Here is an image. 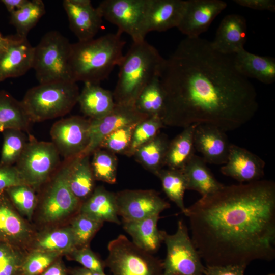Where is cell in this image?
I'll return each mask as SVG.
<instances>
[{"instance_id":"6da1fadb","label":"cell","mask_w":275,"mask_h":275,"mask_svg":"<svg viewBox=\"0 0 275 275\" xmlns=\"http://www.w3.org/2000/svg\"><path fill=\"white\" fill-rule=\"evenodd\" d=\"M159 78L164 126L206 124L233 131L249 122L258 109L256 89L237 70L233 56L218 52L200 37L182 40L164 59Z\"/></svg>"},{"instance_id":"7a4b0ae2","label":"cell","mask_w":275,"mask_h":275,"mask_svg":"<svg viewBox=\"0 0 275 275\" xmlns=\"http://www.w3.org/2000/svg\"><path fill=\"white\" fill-rule=\"evenodd\" d=\"M191 239L206 265H248L275 257V183L225 186L186 208Z\"/></svg>"},{"instance_id":"3957f363","label":"cell","mask_w":275,"mask_h":275,"mask_svg":"<svg viewBox=\"0 0 275 275\" xmlns=\"http://www.w3.org/2000/svg\"><path fill=\"white\" fill-rule=\"evenodd\" d=\"M125 44L118 32L72 43L69 59L71 79L99 84L118 66Z\"/></svg>"},{"instance_id":"277c9868","label":"cell","mask_w":275,"mask_h":275,"mask_svg":"<svg viewBox=\"0 0 275 275\" xmlns=\"http://www.w3.org/2000/svg\"><path fill=\"white\" fill-rule=\"evenodd\" d=\"M164 60L146 40L133 42L118 65V80L113 92L115 104L134 105L142 90L159 76Z\"/></svg>"},{"instance_id":"5b68a950","label":"cell","mask_w":275,"mask_h":275,"mask_svg":"<svg viewBox=\"0 0 275 275\" xmlns=\"http://www.w3.org/2000/svg\"><path fill=\"white\" fill-rule=\"evenodd\" d=\"M79 93L72 80L39 84L27 91L21 102L31 123L39 122L68 114L77 103Z\"/></svg>"},{"instance_id":"8992f818","label":"cell","mask_w":275,"mask_h":275,"mask_svg":"<svg viewBox=\"0 0 275 275\" xmlns=\"http://www.w3.org/2000/svg\"><path fill=\"white\" fill-rule=\"evenodd\" d=\"M71 44L57 31L43 36L34 47L32 65L39 84L72 80L69 68Z\"/></svg>"},{"instance_id":"52a82bcc","label":"cell","mask_w":275,"mask_h":275,"mask_svg":"<svg viewBox=\"0 0 275 275\" xmlns=\"http://www.w3.org/2000/svg\"><path fill=\"white\" fill-rule=\"evenodd\" d=\"M107 249L104 262L113 275H162V261L123 234L111 240Z\"/></svg>"},{"instance_id":"ba28073f","label":"cell","mask_w":275,"mask_h":275,"mask_svg":"<svg viewBox=\"0 0 275 275\" xmlns=\"http://www.w3.org/2000/svg\"><path fill=\"white\" fill-rule=\"evenodd\" d=\"M26 146L14 166L25 184L34 189L44 183L61 164L51 142L38 141L29 135Z\"/></svg>"},{"instance_id":"9c48e42d","label":"cell","mask_w":275,"mask_h":275,"mask_svg":"<svg viewBox=\"0 0 275 275\" xmlns=\"http://www.w3.org/2000/svg\"><path fill=\"white\" fill-rule=\"evenodd\" d=\"M163 242L167 254L162 261V275H204L202 258L182 220L178 221L174 234L166 233Z\"/></svg>"},{"instance_id":"30bf717a","label":"cell","mask_w":275,"mask_h":275,"mask_svg":"<svg viewBox=\"0 0 275 275\" xmlns=\"http://www.w3.org/2000/svg\"><path fill=\"white\" fill-rule=\"evenodd\" d=\"M149 0H105L97 7L103 18L126 33L133 42L145 40L146 22Z\"/></svg>"},{"instance_id":"8fae6325","label":"cell","mask_w":275,"mask_h":275,"mask_svg":"<svg viewBox=\"0 0 275 275\" xmlns=\"http://www.w3.org/2000/svg\"><path fill=\"white\" fill-rule=\"evenodd\" d=\"M73 158L61 163L46 190L42 209L43 218L46 222L59 220L80 210L82 203L71 191L68 181Z\"/></svg>"},{"instance_id":"7c38bea8","label":"cell","mask_w":275,"mask_h":275,"mask_svg":"<svg viewBox=\"0 0 275 275\" xmlns=\"http://www.w3.org/2000/svg\"><path fill=\"white\" fill-rule=\"evenodd\" d=\"M90 125V119L79 116L62 119L53 124L51 142L64 159L83 154L89 143Z\"/></svg>"},{"instance_id":"4fadbf2b","label":"cell","mask_w":275,"mask_h":275,"mask_svg":"<svg viewBox=\"0 0 275 275\" xmlns=\"http://www.w3.org/2000/svg\"><path fill=\"white\" fill-rule=\"evenodd\" d=\"M118 214L122 222L140 221L159 215L170 207L155 190L125 189L115 193Z\"/></svg>"},{"instance_id":"5bb4252c","label":"cell","mask_w":275,"mask_h":275,"mask_svg":"<svg viewBox=\"0 0 275 275\" xmlns=\"http://www.w3.org/2000/svg\"><path fill=\"white\" fill-rule=\"evenodd\" d=\"M148 118L140 113L134 105L116 104L107 115L97 119H90V140L82 155H92L104 138L121 127L135 124Z\"/></svg>"},{"instance_id":"9a60e30c","label":"cell","mask_w":275,"mask_h":275,"mask_svg":"<svg viewBox=\"0 0 275 275\" xmlns=\"http://www.w3.org/2000/svg\"><path fill=\"white\" fill-rule=\"evenodd\" d=\"M34 50L27 37L7 36L0 52V82L22 76L32 68Z\"/></svg>"},{"instance_id":"2e32d148","label":"cell","mask_w":275,"mask_h":275,"mask_svg":"<svg viewBox=\"0 0 275 275\" xmlns=\"http://www.w3.org/2000/svg\"><path fill=\"white\" fill-rule=\"evenodd\" d=\"M227 6V3L221 0L185 1L184 12L177 29L186 37H200Z\"/></svg>"},{"instance_id":"e0dca14e","label":"cell","mask_w":275,"mask_h":275,"mask_svg":"<svg viewBox=\"0 0 275 275\" xmlns=\"http://www.w3.org/2000/svg\"><path fill=\"white\" fill-rule=\"evenodd\" d=\"M265 161L247 149L231 144L228 158L220 169L221 172L240 183L258 180L264 175Z\"/></svg>"},{"instance_id":"ac0fdd59","label":"cell","mask_w":275,"mask_h":275,"mask_svg":"<svg viewBox=\"0 0 275 275\" xmlns=\"http://www.w3.org/2000/svg\"><path fill=\"white\" fill-rule=\"evenodd\" d=\"M63 6L69 27L78 41L94 38L102 25L103 18L90 0H64Z\"/></svg>"},{"instance_id":"d6986e66","label":"cell","mask_w":275,"mask_h":275,"mask_svg":"<svg viewBox=\"0 0 275 275\" xmlns=\"http://www.w3.org/2000/svg\"><path fill=\"white\" fill-rule=\"evenodd\" d=\"M195 150L206 163L223 165L227 161L231 144L226 132L214 126L196 125L194 133Z\"/></svg>"},{"instance_id":"ffe728a7","label":"cell","mask_w":275,"mask_h":275,"mask_svg":"<svg viewBox=\"0 0 275 275\" xmlns=\"http://www.w3.org/2000/svg\"><path fill=\"white\" fill-rule=\"evenodd\" d=\"M247 24L245 18L230 14L222 20L211 44L214 49L226 55L232 56L244 48Z\"/></svg>"},{"instance_id":"44dd1931","label":"cell","mask_w":275,"mask_h":275,"mask_svg":"<svg viewBox=\"0 0 275 275\" xmlns=\"http://www.w3.org/2000/svg\"><path fill=\"white\" fill-rule=\"evenodd\" d=\"M185 6L183 0H149L146 31L164 32L179 25Z\"/></svg>"},{"instance_id":"7402d4cb","label":"cell","mask_w":275,"mask_h":275,"mask_svg":"<svg viewBox=\"0 0 275 275\" xmlns=\"http://www.w3.org/2000/svg\"><path fill=\"white\" fill-rule=\"evenodd\" d=\"M232 56L236 69L247 78H254L267 85L274 82V58L255 54L244 48Z\"/></svg>"},{"instance_id":"603a6c76","label":"cell","mask_w":275,"mask_h":275,"mask_svg":"<svg viewBox=\"0 0 275 275\" xmlns=\"http://www.w3.org/2000/svg\"><path fill=\"white\" fill-rule=\"evenodd\" d=\"M159 218V215L137 221L122 222L123 227L137 246L153 254L158 250L163 242L166 233L158 229L157 223Z\"/></svg>"},{"instance_id":"cb8c5ba5","label":"cell","mask_w":275,"mask_h":275,"mask_svg":"<svg viewBox=\"0 0 275 275\" xmlns=\"http://www.w3.org/2000/svg\"><path fill=\"white\" fill-rule=\"evenodd\" d=\"M81 112L90 119H97L109 113L115 105L111 91L99 84L84 83L78 101Z\"/></svg>"},{"instance_id":"d4e9b609","label":"cell","mask_w":275,"mask_h":275,"mask_svg":"<svg viewBox=\"0 0 275 275\" xmlns=\"http://www.w3.org/2000/svg\"><path fill=\"white\" fill-rule=\"evenodd\" d=\"M181 170L185 178L186 189L196 191L202 197L214 193L224 186L216 180L203 159L196 154Z\"/></svg>"},{"instance_id":"484cf974","label":"cell","mask_w":275,"mask_h":275,"mask_svg":"<svg viewBox=\"0 0 275 275\" xmlns=\"http://www.w3.org/2000/svg\"><path fill=\"white\" fill-rule=\"evenodd\" d=\"M79 212L103 223L121 224L115 193L108 191L103 186L95 188L91 196L82 203Z\"/></svg>"},{"instance_id":"4316f807","label":"cell","mask_w":275,"mask_h":275,"mask_svg":"<svg viewBox=\"0 0 275 275\" xmlns=\"http://www.w3.org/2000/svg\"><path fill=\"white\" fill-rule=\"evenodd\" d=\"M8 198L5 192L0 194V242L15 245L26 239L30 231Z\"/></svg>"},{"instance_id":"83f0119b","label":"cell","mask_w":275,"mask_h":275,"mask_svg":"<svg viewBox=\"0 0 275 275\" xmlns=\"http://www.w3.org/2000/svg\"><path fill=\"white\" fill-rule=\"evenodd\" d=\"M89 155L74 157L70 169L68 181L73 195L85 201L94 190L95 180Z\"/></svg>"},{"instance_id":"f1b7e54d","label":"cell","mask_w":275,"mask_h":275,"mask_svg":"<svg viewBox=\"0 0 275 275\" xmlns=\"http://www.w3.org/2000/svg\"><path fill=\"white\" fill-rule=\"evenodd\" d=\"M196 125L183 130L170 141L165 158L168 168L182 169L195 155L194 133Z\"/></svg>"},{"instance_id":"f546056e","label":"cell","mask_w":275,"mask_h":275,"mask_svg":"<svg viewBox=\"0 0 275 275\" xmlns=\"http://www.w3.org/2000/svg\"><path fill=\"white\" fill-rule=\"evenodd\" d=\"M31 123L21 101L0 91V132L12 129L28 131Z\"/></svg>"},{"instance_id":"4dcf8cb0","label":"cell","mask_w":275,"mask_h":275,"mask_svg":"<svg viewBox=\"0 0 275 275\" xmlns=\"http://www.w3.org/2000/svg\"><path fill=\"white\" fill-rule=\"evenodd\" d=\"M170 141L158 133L152 140L138 148L133 154L135 160L155 175L165 166V158Z\"/></svg>"},{"instance_id":"1f68e13d","label":"cell","mask_w":275,"mask_h":275,"mask_svg":"<svg viewBox=\"0 0 275 275\" xmlns=\"http://www.w3.org/2000/svg\"><path fill=\"white\" fill-rule=\"evenodd\" d=\"M164 97L159 76L154 78L142 90L134 103L136 109L148 117L161 118L164 107Z\"/></svg>"},{"instance_id":"d6a6232c","label":"cell","mask_w":275,"mask_h":275,"mask_svg":"<svg viewBox=\"0 0 275 275\" xmlns=\"http://www.w3.org/2000/svg\"><path fill=\"white\" fill-rule=\"evenodd\" d=\"M45 13V7L41 0H28L19 9L10 14V23L16 30V34L27 37Z\"/></svg>"},{"instance_id":"836d02e7","label":"cell","mask_w":275,"mask_h":275,"mask_svg":"<svg viewBox=\"0 0 275 275\" xmlns=\"http://www.w3.org/2000/svg\"><path fill=\"white\" fill-rule=\"evenodd\" d=\"M156 176L160 179L162 189L166 196L184 213L186 208L184 203L186 183L182 170L171 168L162 169Z\"/></svg>"},{"instance_id":"e575fe53","label":"cell","mask_w":275,"mask_h":275,"mask_svg":"<svg viewBox=\"0 0 275 275\" xmlns=\"http://www.w3.org/2000/svg\"><path fill=\"white\" fill-rule=\"evenodd\" d=\"M37 249L70 253L76 248L70 226L44 234L36 242Z\"/></svg>"},{"instance_id":"d590c367","label":"cell","mask_w":275,"mask_h":275,"mask_svg":"<svg viewBox=\"0 0 275 275\" xmlns=\"http://www.w3.org/2000/svg\"><path fill=\"white\" fill-rule=\"evenodd\" d=\"M92 155L91 166L95 180L108 184L115 183L118 167L116 155L101 148L97 149Z\"/></svg>"},{"instance_id":"8d00e7d4","label":"cell","mask_w":275,"mask_h":275,"mask_svg":"<svg viewBox=\"0 0 275 275\" xmlns=\"http://www.w3.org/2000/svg\"><path fill=\"white\" fill-rule=\"evenodd\" d=\"M3 133L0 167L14 166L21 156L28 142L23 131L8 129Z\"/></svg>"},{"instance_id":"74e56055","label":"cell","mask_w":275,"mask_h":275,"mask_svg":"<svg viewBox=\"0 0 275 275\" xmlns=\"http://www.w3.org/2000/svg\"><path fill=\"white\" fill-rule=\"evenodd\" d=\"M164 126L159 117H148L138 123L133 130L130 146L126 156H133L138 148L154 138Z\"/></svg>"},{"instance_id":"f35d334b","label":"cell","mask_w":275,"mask_h":275,"mask_svg":"<svg viewBox=\"0 0 275 275\" xmlns=\"http://www.w3.org/2000/svg\"><path fill=\"white\" fill-rule=\"evenodd\" d=\"M103 223L79 212L73 218L70 226L76 247L88 246L89 242Z\"/></svg>"},{"instance_id":"ab89813d","label":"cell","mask_w":275,"mask_h":275,"mask_svg":"<svg viewBox=\"0 0 275 275\" xmlns=\"http://www.w3.org/2000/svg\"><path fill=\"white\" fill-rule=\"evenodd\" d=\"M5 192L16 208L31 219L37 202L34 189L26 184H20L7 188Z\"/></svg>"},{"instance_id":"60d3db41","label":"cell","mask_w":275,"mask_h":275,"mask_svg":"<svg viewBox=\"0 0 275 275\" xmlns=\"http://www.w3.org/2000/svg\"><path fill=\"white\" fill-rule=\"evenodd\" d=\"M25 257L15 245L0 242V275H23Z\"/></svg>"},{"instance_id":"b9f144b4","label":"cell","mask_w":275,"mask_h":275,"mask_svg":"<svg viewBox=\"0 0 275 275\" xmlns=\"http://www.w3.org/2000/svg\"><path fill=\"white\" fill-rule=\"evenodd\" d=\"M137 124L121 127L110 133L102 141L98 148L115 154L126 155L130 146L133 130Z\"/></svg>"},{"instance_id":"7bdbcfd3","label":"cell","mask_w":275,"mask_h":275,"mask_svg":"<svg viewBox=\"0 0 275 275\" xmlns=\"http://www.w3.org/2000/svg\"><path fill=\"white\" fill-rule=\"evenodd\" d=\"M61 254L39 249L25 256L23 265V275H40L57 260Z\"/></svg>"},{"instance_id":"ee69618b","label":"cell","mask_w":275,"mask_h":275,"mask_svg":"<svg viewBox=\"0 0 275 275\" xmlns=\"http://www.w3.org/2000/svg\"><path fill=\"white\" fill-rule=\"evenodd\" d=\"M73 260L90 270L104 273L105 262L97 256L89 246L75 248L70 253Z\"/></svg>"},{"instance_id":"f6af8a7d","label":"cell","mask_w":275,"mask_h":275,"mask_svg":"<svg viewBox=\"0 0 275 275\" xmlns=\"http://www.w3.org/2000/svg\"><path fill=\"white\" fill-rule=\"evenodd\" d=\"M25 184L14 166L0 167V194L13 186Z\"/></svg>"},{"instance_id":"bcb514c9","label":"cell","mask_w":275,"mask_h":275,"mask_svg":"<svg viewBox=\"0 0 275 275\" xmlns=\"http://www.w3.org/2000/svg\"><path fill=\"white\" fill-rule=\"evenodd\" d=\"M246 265L231 264L224 266H205L204 275H244Z\"/></svg>"},{"instance_id":"7dc6e473","label":"cell","mask_w":275,"mask_h":275,"mask_svg":"<svg viewBox=\"0 0 275 275\" xmlns=\"http://www.w3.org/2000/svg\"><path fill=\"white\" fill-rule=\"evenodd\" d=\"M234 2L238 5L254 10L275 11L274 0H234Z\"/></svg>"},{"instance_id":"c3c4849f","label":"cell","mask_w":275,"mask_h":275,"mask_svg":"<svg viewBox=\"0 0 275 275\" xmlns=\"http://www.w3.org/2000/svg\"><path fill=\"white\" fill-rule=\"evenodd\" d=\"M67 272L63 263L56 260L40 275H66Z\"/></svg>"},{"instance_id":"681fc988","label":"cell","mask_w":275,"mask_h":275,"mask_svg":"<svg viewBox=\"0 0 275 275\" xmlns=\"http://www.w3.org/2000/svg\"><path fill=\"white\" fill-rule=\"evenodd\" d=\"M28 0H2L8 11L11 14L21 8Z\"/></svg>"},{"instance_id":"f907efd6","label":"cell","mask_w":275,"mask_h":275,"mask_svg":"<svg viewBox=\"0 0 275 275\" xmlns=\"http://www.w3.org/2000/svg\"><path fill=\"white\" fill-rule=\"evenodd\" d=\"M71 275H106L104 273L89 270L84 267H75L69 271Z\"/></svg>"},{"instance_id":"816d5d0a","label":"cell","mask_w":275,"mask_h":275,"mask_svg":"<svg viewBox=\"0 0 275 275\" xmlns=\"http://www.w3.org/2000/svg\"><path fill=\"white\" fill-rule=\"evenodd\" d=\"M7 40V37H4L0 33V43H4Z\"/></svg>"},{"instance_id":"f5cc1de1","label":"cell","mask_w":275,"mask_h":275,"mask_svg":"<svg viewBox=\"0 0 275 275\" xmlns=\"http://www.w3.org/2000/svg\"><path fill=\"white\" fill-rule=\"evenodd\" d=\"M7 41V40L5 42L0 43V52L2 50V48H3V47L4 46V45H5V44L6 43Z\"/></svg>"},{"instance_id":"db71d44e","label":"cell","mask_w":275,"mask_h":275,"mask_svg":"<svg viewBox=\"0 0 275 275\" xmlns=\"http://www.w3.org/2000/svg\"><path fill=\"white\" fill-rule=\"evenodd\" d=\"M268 275H275L274 273H270V274H269Z\"/></svg>"}]
</instances>
